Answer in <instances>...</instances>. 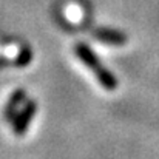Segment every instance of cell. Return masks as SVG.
Listing matches in <instances>:
<instances>
[{
	"instance_id": "6da1fadb",
	"label": "cell",
	"mask_w": 159,
	"mask_h": 159,
	"mask_svg": "<svg viewBox=\"0 0 159 159\" xmlns=\"http://www.w3.org/2000/svg\"><path fill=\"white\" fill-rule=\"evenodd\" d=\"M74 53H76V56L80 59V62L85 66H88L94 73L96 79L99 80V84L105 90L113 91V90L117 88V79H116V76L101 62V59L98 57V54L94 53L87 43H82V42L80 43H76Z\"/></svg>"
},
{
	"instance_id": "277c9868",
	"label": "cell",
	"mask_w": 159,
	"mask_h": 159,
	"mask_svg": "<svg viewBox=\"0 0 159 159\" xmlns=\"http://www.w3.org/2000/svg\"><path fill=\"white\" fill-rule=\"evenodd\" d=\"M25 96H26V93H25V90H22V88L16 90V91L9 96V99H8V102H6V105H5V110H3V117H5V120L11 122V120L14 119V116L17 114L19 105L25 101Z\"/></svg>"
},
{
	"instance_id": "7a4b0ae2",
	"label": "cell",
	"mask_w": 159,
	"mask_h": 159,
	"mask_svg": "<svg viewBox=\"0 0 159 159\" xmlns=\"http://www.w3.org/2000/svg\"><path fill=\"white\" fill-rule=\"evenodd\" d=\"M36 111H37L36 101H26V104L23 105V108L20 111H17V114L11 120L12 131H14L16 136H23L28 131V128L31 125V120L36 116Z\"/></svg>"
},
{
	"instance_id": "3957f363",
	"label": "cell",
	"mask_w": 159,
	"mask_h": 159,
	"mask_svg": "<svg viewBox=\"0 0 159 159\" xmlns=\"http://www.w3.org/2000/svg\"><path fill=\"white\" fill-rule=\"evenodd\" d=\"M94 39L108 43V45H124L127 43V36L122 33V31H117V30H111V28H99L94 31Z\"/></svg>"
},
{
	"instance_id": "5b68a950",
	"label": "cell",
	"mask_w": 159,
	"mask_h": 159,
	"mask_svg": "<svg viewBox=\"0 0 159 159\" xmlns=\"http://www.w3.org/2000/svg\"><path fill=\"white\" fill-rule=\"evenodd\" d=\"M30 62H31V51H30L28 48H23L22 53L19 54V56L16 57V60H14V63H16L17 66H25V65H28Z\"/></svg>"
}]
</instances>
